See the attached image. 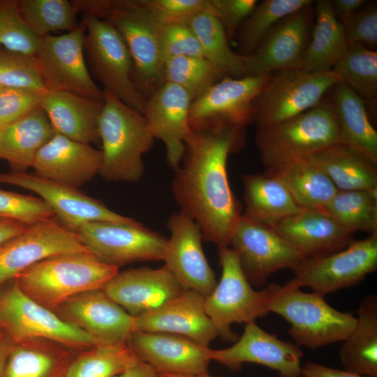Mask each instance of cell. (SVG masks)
Returning a JSON list of instances; mask_svg holds the SVG:
<instances>
[{"instance_id": "1", "label": "cell", "mask_w": 377, "mask_h": 377, "mask_svg": "<svg viewBox=\"0 0 377 377\" xmlns=\"http://www.w3.org/2000/svg\"><path fill=\"white\" fill-rule=\"evenodd\" d=\"M191 128L172 181V195L180 211L198 224L205 240L218 247L229 246L242 214L230 186L227 161L242 144L244 128L221 124Z\"/></svg>"}, {"instance_id": "2", "label": "cell", "mask_w": 377, "mask_h": 377, "mask_svg": "<svg viewBox=\"0 0 377 377\" xmlns=\"http://www.w3.org/2000/svg\"><path fill=\"white\" fill-rule=\"evenodd\" d=\"M300 288L293 280L283 286L269 284L265 288L267 311L290 324L288 333L298 346L316 349L343 341L355 328L357 318L334 309L324 295Z\"/></svg>"}, {"instance_id": "3", "label": "cell", "mask_w": 377, "mask_h": 377, "mask_svg": "<svg viewBox=\"0 0 377 377\" xmlns=\"http://www.w3.org/2000/svg\"><path fill=\"white\" fill-rule=\"evenodd\" d=\"M89 251L62 253L29 267L15 279L31 299L54 311L70 297L102 289L118 272Z\"/></svg>"}, {"instance_id": "4", "label": "cell", "mask_w": 377, "mask_h": 377, "mask_svg": "<svg viewBox=\"0 0 377 377\" xmlns=\"http://www.w3.org/2000/svg\"><path fill=\"white\" fill-rule=\"evenodd\" d=\"M98 131L102 145L98 174L110 182H136L142 176V156L153 145V137L144 115L108 91Z\"/></svg>"}, {"instance_id": "5", "label": "cell", "mask_w": 377, "mask_h": 377, "mask_svg": "<svg viewBox=\"0 0 377 377\" xmlns=\"http://www.w3.org/2000/svg\"><path fill=\"white\" fill-rule=\"evenodd\" d=\"M339 143L338 125L327 98L294 117L257 128L256 144L266 168L304 158Z\"/></svg>"}, {"instance_id": "6", "label": "cell", "mask_w": 377, "mask_h": 377, "mask_svg": "<svg viewBox=\"0 0 377 377\" xmlns=\"http://www.w3.org/2000/svg\"><path fill=\"white\" fill-rule=\"evenodd\" d=\"M86 26L84 50L93 76L106 91L131 108L144 114L147 98L137 87L129 50L108 21L82 16Z\"/></svg>"}, {"instance_id": "7", "label": "cell", "mask_w": 377, "mask_h": 377, "mask_svg": "<svg viewBox=\"0 0 377 377\" xmlns=\"http://www.w3.org/2000/svg\"><path fill=\"white\" fill-rule=\"evenodd\" d=\"M339 79L332 71H279L269 77L253 103L257 128L270 126L317 105Z\"/></svg>"}, {"instance_id": "8", "label": "cell", "mask_w": 377, "mask_h": 377, "mask_svg": "<svg viewBox=\"0 0 377 377\" xmlns=\"http://www.w3.org/2000/svg\"><path fill=\"white\" fill-rule=\"evenodd\" d=\"M104 20L123 38L133 59L135 83L147 99L165 82L162 25L139 0H114L112 10Z\"/></svg>"}, {"instance_id": "9", "label": "cell", "mask_w": 377, "mask_h": 377, "mask_svg": "<svg viewBox=\"0 0 377 377\" xmlns=\"http://www.w3.org/2000/svg\"><path fill=\"white\" fill-rule=\"evenodd\" d=\"M221 276L214 290L205 298L207 315L219 336L228 341L236 340L233 323H245L263 318L266 309L265 288L257 291L246 279L236 251L228 246L218 247Z\"/></svg>"}, {"instance_id": "10", "label": "cell", "mask_w": 377, "mask_h": 377, "mask_svg": "<svg viewBox=\"0 0 377 377\" xmlns=\"http://www.w3.org/2000/svg\"><path fill=\"white\" fill-rule=\"evenodd\" d=\"M86 26L81 21L72 31L40 38L34 56L46 92L65 91L104 101V91L94 82L84 59Z\"/></svg>"}, {"instance_id": "11", "label": "cell", "mask_w": 377, "mask_h": 377, "mask_svg": "<svg viewBox=\"0 0 377 377\" xmlns=\"http://www.w3.org/2000/svg\"><path fill=\"white\" fill-rule=\"evenodd\" d=\"M0 326L15 343L44 339L77 353L97 346L81 329L28 297L15 282L0 295Z\"/></svg>"}, {"instance_id": "12", "label": "cell", "mask_w": 377, "mask_h": 377, "mask_svg": "<svg viewBox=\"0 0 377 377\" xmlns=\"http://www.w3.org/2000/svg\"><path fill=\"white\" fill-rule=\"evenodd\" d=\"M377 269V233L353 239L333 253L303 259L294 269L293 281L325 295L353 286Z\"/></svg>"}, {"instance_id": "13", "label": "cell", "mask_w": 377, "mask_h": 377, "mask_svg": "<svg viewBox=\"0 0 377 377\" xmlns=\"http://www.w3.org/2000/svg\"><path fill=\"white\" fill-rule=\"evenodd\" d=\"M242 270L251 286L260 287L283 269H294L304 259L274 229L240 216L230 237Z\"/></svg>"}, {"instance_id": "14", "label": "cell", "mask_w": 377, "mask_h": 377, "mask_svg": "<svg viewBox=\"0 0 377 377\" xmlns=\"http://www.w3.org/2000/svg\"><path fill=\"white\" fill-rule=\"evenodd\" d=\"M77 233L96 258L117 267L138 261L163 260L167 243L163 236L140 223L93 221Z\"/></svg>"}, {"instance_id": "15", "label": "cell", "mask_w": 377, "mask_h": 377, "mask_svg": "<svg viewBox=\"0 0 377 377\" xmlns=\"http://www.w3.org/2000/svg\"><path fill=\"white\" fill-rule=\"evenodd\" d=\"M0 184L17 186L36 193L54 212L64 227L77 232L93 221L136 224L133 219L116 213L102 202L77 188L26 172L0 173Z\"/></svg>"}, {"instance_id": "16", "label": "cell", "mask_w": 377, "mask_h": 377, "mask_svg": "<svg viewBox=\"0 0 377 377\" xmlns=\"http://www.w3.org/2000/svg\"><path fill=\"white\" fill-rule=\"evenodd\" d=\"M313 4L280 20L252 54L243 57L245 76L302 68L313 25Z\"/></svg>"}, {"instance_id": "17", "label": "cell", "mask_w": 377, "mask_h": 377, "mask_svg": "<svg viewBox=\"0 0 377 377\" xmlns=\"http://www.w3.org/2000/svg\"><path fill=\"white\" fill-rule=\"evenodd\" d=\"M269 75L224 76L191 102V127L226 124L244 128L253 122V103Z\"/></svg>"}, {"instance_id": "18", "label": "cell", "mask_w": 377, "mask_h": 377, "mask_svg": "<svg viewBox=\"0 0 377 377\" xmlns=\"http://www.w3.org/2000/svg\"><path fill=\"white\" fill-rule=\"evenodd\" d=\"M86 251L78 234L53 218L29 226L0 248V288L46 258Z\"/></svg>"}, {"instance_id": "19", "label": "cell", "mask_w": 377, "mask_h": 377, "mask_svg": "<svg viewBox=\"0 0 377 377\" xmlns=\"http://www.w3.org/2000/svg\"><path fill=\"white\" fill-rule=\"evenodd\" d=\"M168 228L170 237L167 239L163 259L164 266L185 290L207 297L217 283L202 249L200 228L182 211L170 216Z\"/></svg>"}, {"instance_id": "20", "label": "cell", "mask_w": 377, "mask_h": 377, "mask_svg": "<svg viewBox=\"0 0 377 377\" xmlns=\"http://www.w3.org/2000/svg\"><path fill=\"white\" fill-rule=\"evenodd\" d=\"M300 346L260 328L255 321L246 324L240 338L230 347L212 350L211 359L237 371L244 363H254L277 371L279 377H301Z\"/></svg>"}, {"instance_id": "21", "label": "cell", "mask_w": 377, "mask_h": 377, "mask_svg": "<svg viewBox=\"0 0 377 377\" xmlns=\"http://www.w3.org/2000/svg\"><path fill=\"white\" fill-rule=\"evenodd\" d=\"M54 312L89 334L97 345L126 343L135 331L134 317L102 289L73 296Z\"/></svg>"}, {"instance_id": "22", "label": "cell", "mask_w": 377, "mask_h": 377, "mask_svg": "<svg viewBox=\"0 0 377 377\" xmlns=\"http://www.w3.org/2000/svg\"><path fill=\"white\" fill-rule=\"evenodd\" d=\"M128 343L138 357L157 373L208 374L212 349L179 334L134 332Z\"/></svg>"}, {"instance_id": "23", "label": "cell", "mask_w": 377, "mask_h": 377, "mask_svg": "<svg viewBox=\"0 0 377 377\" xmlns=\"http://www.w3.org/2000/svg\"><path fill=\"white\" fill-rule=\"evenodd\" d=\"M133 317L150 312L179 295L185 289L165 266L142 267L117 272L102 288Z\"/></svg>"}, {"instance_id": "24", "label": "cell", "mask_w": 377, "mask_h": 377, "mask_svg": "<svg viewBox=\"0 0 377 377\" xmlns=\"http://www.w3.org/2000/svg\"><path fill=\"white\" fill-rule=\"evenodd\" d=\"M192 98L182 87L165 82L147 99L144 117L154 138L163 143L169 165L177 170L181 163L184 141L191 128Z\"/></svg>"}, {"instance_id": "25", "label": "cell", "mask_w": 377, "mask_h": 377, "mask_svg": "<svg viewBox=\"0 0 377 377\" xmlns=\"http://www.w3.org/2000/svg\"><path fill=\"white\" fill-rule=\"evenodd\" d=\"M205 297L191 290L157 309L134 317V332H168L209 347L219 332L205 309Z\"/></svg>"}, {"instance_id": "26", "label": "cell", "mask_w": 377, "mask_h": 377, "mask_svg": "<svg viewBox=\"0 0 377 377\" xmlns=\"http://www.w3.org/2000/svg\"><path fill=\"white\" fill-rule=\"evenodd\" d=\"M101 150L58 133L39 149L32 167L40 177L77 188L98 174Z\"/></svg>"}, {"instance_id": "27", "label": "cell", "mask_w": 377, "mask_h": 377, "mask_svg": "<svg viewBox=\"0 0 377 377\" xmlns=\"http://www.w3.org/2000/svg\"><path fill=\"white\" fill-rule=\"evenodd\" d=\"M272 228L305 258L339 251L353 240V233L318 209H303Z\"/></svg>"}, {"instance_id": "28", "label": "cell", "mask_w": 377, "mask_h": 377, "mask_svg": "<svg viewBox=\"0 0 377 377\" xmlns=\"http://www.w3.org/2000/svg\"><path fill=\"white\" fill-rule=\"evenodd\" d=\"M56 133L86 143L100 142L98 122L103 101L65 91L46 92L40 105Z\"/></svg>"}, {"instance_id": "29", "label": "cell", "mask_w": 377, "mask_h": 377, "mask_svg": "<svg viewBox=\"0 0 377 377\" xmlns=\"http://www.w3.org/2000/svg\"><path fill=\"white\" fill-rule=\"evenodd\" d=\"M327 94L337 119L339 143L377 164V132L369 119L366 102L340 81Z\"/></svg>"}, {"instance_id": "30", "label": "cell", "mask_w": 377, "mask_h": 377, "mask_svg": "<svg viewBox=\"0 0 377 377\" xmlns=\"http://www.w3.org/2000/svg\"><path fill=\"white\" fill-rule=\"evenodd\" d=\"M55 133L47 114L38 106L0 128V159L6 161L13 171L25 172Z\"/></svg>"}, {"instance_id": "31", "label": "cell", "mask_w": 377, "mask_h": 377, "mask_svg": "<svg viewBox=\"0 0 377 377\" xmlns=\"http://www.w3.org/2000/svg\"><path fill=\"white\" fill-rule=\"evenodd\" d=\"M3 377H65L76 351L55 341L30 339L15 343Z\"/></svg>"}, {"instance_id": "32", "label": "cell", "mask_w": 377, "mask_h": 377, "mask_svg": "<svg viewBox=\"0 0 377 377\" xmlns=\"http://www.w3.org/2000/svg\"><path fill=\"white\" fill-rule=\"evenodd\" d=\"M242 182L245 204L243 215L249 219L273 228L304 209L277 178L266 172L245 175Z\"/></svg>"}, {"instance_id": "33", "label": "cell", "mask_w": 377, "mask_h": 377, "mask_svg": "<svg viewBox=\"0 0 377 377\" xmlns=\"http://www.w3.org/2000/svg\"><path fill=\"white\" fill-rule=\"evenodd\" d=\"M332 181L339 191L377 187V164L341 143L306 157Z\"/></svg>"}, {"instance_id": "34", "label": "cell", "mask_w": 377, "mask_h": 377, "mask_svg": "<svg viewBox=\"0 0 377 377\" xmlns=\"http://www.w3.org/2000/svg\"><path fill=\"white\" fill-rule=\"evenodd\" d=\"M353 330L343 341L339 355L343 369L367 377H377V297L367 295L357 309Z\"/></svg>"}, {"instance_id": "35", "label": "cell", "mask_w": 377, "mask_h": 377, "mask_svg": "<svg viewBox=\"0 0 377 377\" xmlns=\"http://www.w3.org/2000/svg\"><path fill=\"white\" fill-rule=\"evenodd\" d=\"M314 17L302 68L308 72L328 71L346 54L348 43L343 27L335 17L330 1H317Z\"/></svg>"}, {"instance_id": "36", "label": "cell", "mask_w": 377, "mask_h": 377, "mask_svg": "<svg viewBox=\"0 0 377 377\" xmlns=\"http://www.w3.org/2000/svg\"><path fill=\"white\" fill-rule=\"evenodd\" d=\"M304 209L323 210L339 191L332 181L306 158L267 168Z\"/></svg>"}, {"instance_id": "37", "label": "cell", "mask_w": 377, "mask_h": 377, "mask_svg": "<svg viewBox=\"0 0 377 377\" xmlns=\"http://www.w3.org/2000/svg\"><path fill=\"white\" fill-rule=\"evenodd\" d=\"M186 24L195 34L205 59L225 75L233 78L245 76L243 57L231 48L225 29L214 13H198Z\"/></svg>"}, {"instance_id": "38", "label": "cell", "mask_w": 377, "mask_h": 377, "mask_svg": "<svg viewBox=\"0 0 377 377\" xmlns=\"http://www.w3.org/2000/svg\"><path fill=\"white\" fill-rule=\"evenodd\" d=\"M313 2L311 0H265L258 3L236 34L237 53L242 57L252 54L280 20Z\"/></svg>"}, {"instance_id": "39", "label": "cell", "mask_w": 377, "mask_h": 377, "mask_svg": "<svg viewBox=\"0 0 377 377\" xmlns=\"http://www.w3.org/2000/svg\"><path fill=\"white\" fill-rule=\"evenodd\" d=\"M322 211L352 233H377V187L338 191Z\"/></svg>"}, {"instance_id": "40", "label": "cell", "mask_w": 377, "mask_h": 377, "mask_svg": "<svg viewBox=\"0 0 377 377\" xmlns=\"http://www.w3.org/2000/svg\"><path fill=\"white\" fill-rule=\"evenodd\" d=\"M140 360L128 342L78 352L65 377H116Z\"/></svg>"}, {"instance_id": "41", "label": "cell", "mask_w": 377, "mask_h": 377, "mask_svg": "<svg viewBox=\"0 0 377 377\" xmlns=\"http://www.w3.org/2000/svg\"><path fill=\"white\" fill-rule=\"evenodd\" d=\"M332 71L366 103L377 97V52L360 44L348 45Z\"/></svg>"}, {"instance_id": "42", "label": "cell", "mask_w": 377, "mask_h": 377, "mask_svg": "<svg viewBox=\"0 0 377 377\" xmlns=\"http://www.w3.org/2000/svg\"><path fill=\"white\" fill-rule=\"evenodd\" d=\"M20 14L39 39L59 30L70 32L75 29L76 12L68 0H17Z\"/></svg>"}, {"instance_id": "43", "label": "cell", "mask_w": 377, "mask_h": 377, "mask_svg": "<svg viewBox=\"0 0 377 377\" xmlns=\"http://www.w3.org/2000/svg\"><path fill=\"white\" fill-rule=\"evenodd\" d=\"M224 76L203 57H176L165 61V82L184 89L192 101Z\"/></svg>"}, {"instance_id": "44", "label": "cell", "mask_w": 377, "mask_h": 377, "mask_svg": "<svg viewBox=\"0 0 377 377\" xmlns=\"http://www.w3.org/2000/svg\"><path fill=\"white\" fill-rule=\"evenodd\" d=\"M39 40L22 20L17 0H0V46L34 57Z\"/></svg>"}, {"instance_id": "45", "label": "cell", "mask_w": 377, "mask_h": 377, "mask_svg": "<svg viewBox=\"0 0 377 377\" xmlns=\"http://www.w3.org/2000/svg\"><path fill=\"white\" fill-rule=\"evenodd\" d=\"M0 83L3 87H21L45 93L34 57L0 46Z\"/></svg>"}, {"instance_id": "46", "label": "cell", "mask_w": 377, "mask_h": 377, "mask_svg": "<svg viewBox=\"0 0 377 377\" xmlns=\"http://www.w3.org/2000/svg\"><path fill=\"white\" fill-rule=\"evenodd\" d=\"M54 216L52 209L41 198L0 188V219L29 226Z\"/></svg>"}, {"instance_id": "47", "label": "cell", "mask_w": 377, "mask_h": 377, "mask_svg": "<svg viewBox=\"0 0 377 377\" xmlns=\"http://www.w3.org/2000/svg\"><path fill=\"white\" fill-rule=\"evenodd\" d=\"M161 24L184 23L202 11L213 13L209 0H139Z\"/></svg>"}, {"instance_id": "48", "label": "cell", "mask_w": 377, "mask_h": 377, "mask_svg": "<svg viewBox=\"0 0 377 377\" xmlns=\"http://www.w3.org/2000/svg\"><path fill=\"white\" fill-rule=\"evenodd\" d=\"M161 43L165 59L176 57L204 58L198 40L187 24L170 23L162 25Z\"/></svg>"}, {"instance_id": "49", "label": "cell", "mask_w": 377, "mask_h": 377, "mask_svg": "<svg viewBox=\"0 0 377 377\" xmlns=\"http://www.w3.org/2000/svg\"><path fill=\"white\" fill-rule=\"evenodd\" d=\"M45 93L27 88L3 87L0 91V128L40 106Z\"/></svg>"}, {"instance_id": "50", "label": "cell", "mask_w": 377, "mask_h": 377, "mask_svg": "<svg viewBox=\"0 0 377 377\" xmlns=\"http://www.w3.org/2000/svg\"><path fill=\"white\" fill-rule=\"evenodd\" d=\"M348 45L360 44L374 49L377 45V6L365 3L342 24Z\"/></svg>"}, {"instance_id": "51", "label": "cell", "mask_w": 377, "mask_h": 377, "mask_svg": "<svg viewBox=\"0 0 377 377\" xmlns=\"http://www.w3.org/2000/svg\"><path fill=\"white\" fill-rule=\"evenodd\" d=\"M209 1L213 13L222 24L230 43L258 2L256 0Z\"/></svg>"}, {"instance_id": "52", "label": "cell", "mask_w": 377, "mask_h": 377, "mask_svg": "<svg viewBox=\"0 0 377 377\" xmlns=\"http://www.w3.org/2000/svg\"><path fill=\"white\" fill-rule=\"evenodd\" d=\"M301 377H367L345 369L329 367L314 362H306L302 366Z\"/></svg>"}, {"instance_id": "53", "label": "cell", "mask_w": 377, "mask_h": 377, "mask_svg": "<svg viewBox=\"0 0 377 377\" xmlns=\"http://www.w3.org/2000/svg\"><path fill=\"white\" fill-rule=\"evenodd\" d=\"M330 2L335 17L343 24L367 1L364 0H334L330 1Z\"/></svg>"}, {"instance_id": "54", "label": "cell", "mask_w": 377, "mask_h": 377, "mask_svg": "<svg viewBox=\"0 0 377 377\" xmlns=\"http://www.w3.org/2000/svg\"><path fill=\"white\" fill-rule=\"evenodd\" d=\"M27 226L17 221L0 219V248L24 231Z\"/></svg>"}, {"instance_id": "55", "label": "cell", "mask_w": 377, "mask_h": 377, "mask_svg": "<svg viewBox=\"0 0 377 377\" xmlns=\"http://www.w3.org/2000/svg\"><path fill=\"white\" fill-rule=\"evenodd\" d=\"M116 377H158V375L149 364L139 360Z\"/></svg>"}, {"instance_id": "56", "label": "cell", "mask_w": 377, "mask_h": 377, "mask_svg": "<svg viewBox=\"0 0 377 377\" xmlns=\"http://www.w3.org/2000/svg\"><path fill=\"white\" fill-rule=\"evenodd\" d=\"M13 347L12 339L0 326V377H3L6 363Z\"/></svg>"}, {"instance_id": "57", "label": "cell", "mask_w": 377, "mask_h": 377, "mask_svg": "<svg viewBox=\"0 0 377 377\" xmlns=\"http://www.w3.org/2000/svg\"><path fill=\"white\" fill-rule=\"evenodd\" d=\"M158 377H214L208 374L204 375H178L164 373H157Z\"/></svg>"}, {"instance_id": "58", "label": "cell", "mask_w": 377, "mask_h": 377, "mask_svg": "<svg viewBox=\"0 0 377 377\" xmlns=\"http://www.w3.org/2000/svg\"><path fill=\"white\" fill-rule=\"evenodd\" d=\"M3 87L2 84L0 83V91L3 89Z\"/></svg>"}]
</instances>
